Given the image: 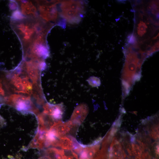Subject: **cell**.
<instances>
[{
  "label": "cell",
  "mask_w": 159,
  "mask_h": 159,
  "mask_svg": "<svg viewBox=\"0 0 159 159\" xmlns=\"http://www.w3.org/2000/svg\"><path fill=\"white\" fill-rule=\"evenodd\" d=\"M60 8L61 16L69 23L77 24L83 16L85 8L82 1H63L61 2Z\"/></svg>",
  "instance_id": "obj_1"
},
{
  "label": "cell",
  "mask_w": 159,
  "mask_h": 159,
  "mask_svg": "<svg viewBox=\"0 0 159 159\" xmlns=\"http://www.w3.org/2000/svg\"><path fill=\"white\" fill-rule=\"evenodd\" d=\"M4 99V103L14 107L23 114H39L38 109L34 105L29 96L14 94L7 96Z\"/></svg>",
  "instance_id": "obj_2"
},
{
  "label": "cell",
  "mask_w": 159,
  "mask_h": 159,
  "mask_svg": "<svg viewBox=\"0 0 159 159\" xmlns=\"http://www.w3.org/2000/svg\"><path fill=\"white\" fill-rule=\"evenodd\" d=\"M39 9L41 17L47 21H54L57 17V11L55 4H44L39 6Z\"/></svg>",
  "instance_id": "obj_3"
},
{
  "label": "cell",
  "mask_w": 159,
  "mask_h": 159,
  "mask_svg": "<svg viewBox=\"0 0 159 159\" xmlns=\"http://www.w3.org/2000/svg\"><path fill=\"white\" fill-rule=\"evenodd\" d=\"M75 126H76L74 125L70 120L63 122L61 120H59L56 121L50 129L54 131L56 137L59 138L61 137L66 135Z\"/></svg>",
  "instance_id": "obj_4"
},
{
  "label": "cell",
  "mask_w": 159,
  "mask_h": 159,
  "mask_svg": "<svg viewBox=\"0 0 159 159\" xmlns=\"http://www.w3.org/2000/svg\"><path fill=\"white\" fill-rule=\"evenodd\" d=\"M58 147L64 150H74L81 146L76 140L71 135H65L58 138Z\"/></svg>",
  "instance_id": "obj_5"
},
{
  "label": "cell",
  "mask_w": 159,
  "mask_h": 159,
  "mask_svg": "<svg viewBox=\"0 0 159 159\" xmlns=\"http://www.w3.org/2000/svg\"><path fill=\"white\" fill-rule=\"evenodd\" d=\"M88 111V108L86 105L82 104L77 106L75 109L70 120L75 125H79L85 119Z\"/></svg>",
  "instance_id": "obj_6"
},
{
  "label": "cell",
  "mask_w": 159,
  "mask_h": 159,
  "mask_svg": "<svg viewBox=\"0 0 159 159\" xmlns=\"http://www.w3.org/2000/svg\"><path fill=\"white\" fill-rule=\"evenodd\" d=\"M37 118L38 124L37 130L45 132H48L57 121L43 113L38 114Z\"/></svg>",
  "instance_id": "obj_7"
},
{
  "label": "cell",
  "mask_w": 159,
  "mask_h": 159,
  "mask_svg": "<svg viewBox=\"0 0 159 159\" xmlns=\"http://www.w3.org/2000/svg\"><path fill=\"white\" fill-rule=\"evenodd\" d=\"M46 132L37 130L35 136L30 142L28 148H36L40 150L46 149Z\"/></svg>",
  "instance_id": "obj_8"
},
{
  "label": "cell",
  "mask_w": 159,
  "mask_h": 159,
  "mask_svg": "<svg viewBox=\"0 0 159 159\" xmlns=\"http://www.w3.org/2000/svg\"><path fill=\"white\" fill-rule=\"evenodd\" d=\"M125 156L121 144L114 138L110 146L108 159H125Z\"/></svg>",
  "instance_id": "obj_9"
},
{
  "label": "cell",
  "mask_w": 159,
  "mask_h": 159,
  "mask_svg": "<svg viewBox=\"0 0 159 159\" xmlns=\"http://www.w3.org/2000/svg\"><path fill=\"white\" fill-rule=\"evenodd\" d=\"M83 146V148L79 154V159H93L97 155L100 147L98 143Z\"/></svg>",
  "instance_id": "obj_10"
},
{
  "label": "cell",
  "mask_w": 159,
  "mask_h": 159,
  "mask_svg": "<svg viewBox=\"0 0 159 159\" xmlns=\"http://www.w3.org/2000/svg\"><path fill=\"white\" fill-rule=\"evenodd\" d=\"M18 25V29L20 34L23 36V40L24 42H29L34 33V29L27 24L21 23Z\"/></svg>",
  "instance_id": "obj_11"
},
{
  "label": "cell",
  "mask_w": 159,
  "mask_h": 159,
  "mask_svg": "<svg viewBox=\"0 0 159 159\" xmlns=\"http://www.w3.org/2000/svg\"><path fill=\"white\" fill-rule=\"evenodd\" d=\"M63 150L55 147L48 148L44 150L43 156L49 159H64Z\"/></svg>",
  "instance_id": "obj_12"
},
{
  "label": "cell",
  "mask_w": 159,
  "mask_h": 159,
  "mask_svg": "<svg viewBox=\"0 0 159 159\" xmlns=\"http://www.w3.org/2000/svg\"><path fill=\"white\" fill-rule=\"evenodd\" d=\"M50 116L55 120H61L64 112L63 105L61 104L52 105Z\"/></svg>",
  "instance_id": "obj_13"
},
{
  "label": "cell",
  "mask_w": 159,
  "mask_h": 159,
  "mask_svg": "<svg viewBox=\"0 0 159 159\" xmlns=\"http://www.w3.org/2000/svg\"><path fill=\"white\" fill-rule=\"evenodd\" d=\"M22 13L25 15H34L36 12V9L30 2H22L21 4Z\"/></svg>",
  "instance_id": "obj_14"
},
{
  "label": "cell",
  "mask_w": 159,
  "mask_h": 159,
  "mask_svg": "<svg viewBox=\"0 0 159 159\" xmlns=\"http://www.w3.org/2000/svg\"><path fill=\"white\" fill-rule=\"evenodd\" d=\"M133 155L136 157L141 158L142 152L143 151L141 147L135 143L132 144Z\"/></svg>",
  "instance_id": "obj_15"
},
{
  "label": "cell",
  "mask_w": 159,
  "mask_h": 159,
  "mask_svg": "<svg viewBox=\"0 0 159 159\" xmlns=\"http://www.w3.org/2000/svg\"><path fill=\"white\" fill-rule=\"evenodd\" d=\"M147 28L144 22L140 21L138 24L137 28L138 33V35L142 36L146 32V29Z\"/></svg>",
  "instance_id": "obj_16"
},
{
  "label": "cell",
  "mask_w": 159,
  "mask_h": 159,
  "mask_svg": "<svg viewBox=\"0 0 159 159\" xmlns=\"http://www.w3.org/2000/svg\"><path fill=\"white\" fill-rule=\"evenodd\" d=\"M158 125H157L153 126L151 128L150 133V136L155 139L158 138Z\"/></svg>",
  "instance_id": "obj_17"
},
{
  "label": "cell",
  "mask_w": 159,
  "mask_h": 159,
  "mask_svg": "<svg viewBox=\"0 0 159 159\" xmlns=\"http://www.w3.org/2000/svg\"><path fill=\"white\" fill-rule=\"evenodd\" d=\"M127 42L128 44L133 45H136L137 39L133 34H130L127 37Z\"/></svg>",
  "instance_id": "obj_18"
},
{
  "label": "cell",
  "mask_w": 159,
  "mask_h": 159,
  "mask_svg": "<svg viewBox=\"0 0 159 159\" xmlns=\"http://www.w3.org/2000/svg\"><path fill=\"white\" fill-rule=\"evenodd\" d=\"M12 17L14 19H22L23 17L21 14L18 11L14 12L12 15Z\"/></svg>",
  "instance_id": "obj_19"
},
{
  "label": "cell",
  "mask_w": 159,
  "mask_h": 159,
  "mask_svg": "<svg viewBox=\"0 0 159 159\" xmlns=\"http://www.w3.org/2000/svg\"><path fill=\"white\" fill-rule=\"evenodd\" d=\"M89 84L92 86H96L98 85V80L96 79L95 77H91L88 80Z\"/></svg>",
  "instance_id": "obj_20"
},
{
  "label": "cell",
  "mask_w": 159,
  "mask_h": 159,
  "mask_svg": "<svg viewBox=\"0 0 159 159\" xmlns=\"http://www.w3.org/2000/svg\"><path fill=\"white\" fill-rule=\"evenodd\" d=\"M6 125V122L5 120L0 115V128L5 126Z\"/></svg>",
  "instance_id": "obj_21"
},
{
  "label": "cell",
  "mask_w": 159,
  "mask_h": 159,
  "mask_svg": "<svg viewBox=\"0 0 159 159\" xmlns=\"http://www.w3.org/2000/svg\"><path fill=\"white\" fill-rule=\"evenodd\" d=\"M38 159H49L47 158L45 156H43L40 158Z\"/></svg>",
  "instance_id": "obj_22"
},
{
  "label": "cell",
  "mask_w": 159,
  "mask_h": 159,
  "mask_svg": "<svg viewBox=\"0 0 159 159\" xmlns=\"http://www.w3.org/2000/svg\"><path fill=\"white\" fill-rule=\"evenodd\" d=\"M11 159H14L13 158H11Z\"/></svg>",
  "instance_id": "obj_23"
}]
</instances>
